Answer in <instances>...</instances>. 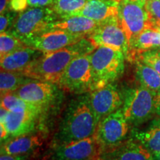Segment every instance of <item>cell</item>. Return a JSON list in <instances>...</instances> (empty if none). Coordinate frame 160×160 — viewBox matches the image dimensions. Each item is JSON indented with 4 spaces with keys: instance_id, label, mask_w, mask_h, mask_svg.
I'll use <instances>...</instances> for the list:
<instances>
[{
    "instance_id": "1",
    "label": "cell",
    "mask_w": 160,
    "mask_h": 160,
    "mask_svg": "<svg viewBox=\"0 0 160 160\" xmlns=\"http://www.w3.org/2000/svg\"><path fill=\"white\" fill-rule=\"evenodd\" d=\"M96 48L91 40L85 37L64 48L43 53L20 73L30 79L57 85L72 60L79 56L91 54Z\"/></svg>"
},
{
    "instance_id": "2",
    "label": "cell",
    "mask_w": 160,
    "mask_h": 160,
    "mask_svg": "<svg viewBox=\"0 0 160 160\" xmlns=\"http://www.w3.org/2000/svg\"><path fill=\"white\" fill-rule=\"evenodd\" d=\"M97 127L89 94L82 93L68 106L56 139L58 144L82 139L94 135Z\"/></svg>"
},
{
    "instance_id": "3",
    "label": "cell",
    "mask_w": 160,
    "mask_h": 160,
    "mask_svg": "<svg viewBox=\"0 0 160 160\" xmlns=\"http://www.w3.org/2000/svg\"><path fill=\"white\" fill-rule=\"evenodd\" d=\"M58 19L51 8H31L18 14L8 32L28 46L33 38L51 31L52 24Z\"/></svg>"
},
{
    "instance_id": "4",
    "label": "cell",
    "mask_w": 160,
    "mask_h": 160,
    "mask_svg": "<svg viewBox=\"0 0 160 160\" xmlns=\"http://www.w3.org/2000/svg\"><path fill=\"white\" fill-rule=\"evenodd\" d=\"M93 70V90L113 82L125 68L123 52L106 47H98L90 54Z\"/></svg>"
},
{
    "instance_id": "5",
    "label": "cell",
    "mask_w": 160,
    "mask_h": 160,
    "mask_svg": "<svg viewBox=\"0 0 160 160\" xmlns=\"http://www.w3.org/2000/svg\"><path fill=\"white\" fill-rule=\"evenodd\" d=\"M156 95L141 85L125 91L122 110L130 125H142L156 114Z\"/></svg>"
},
{
    "instance_id": "6",
    "label": "cell",
    "mask_w": 160,
    "mask_h": 160,
    "mask_svg": "<svg viewBox=\"0 0 160 160\" xmlns=\"http://www.w3.org/2000/svg\"><path fill=\"white\" fill-rule=\"evenodd\" d=\"M93 75L90 54L79 56L71 61L57 85L71 93L82 94L93 89Z\"/></svg>"
},
{
    "instance_id": "7",
    "label": "cell",
    "mask_w": 160,
    "mask_h": 160,
    "mask_svg": "<svg viewBox=\"0 0 160 160\" xmlns=\"http://www.w3.org/2000/svg\"><path fill=\"white\" fill-rule=\"evenodd\" d=\"M119 20L127 38L128 47L140 33L145 29L154 28L150 21L145 5L131 0L119 2Z\"/></svg>"
},
{
    "instance_id": "8",
    "label": "cell",
    "mask_w": 160,
    "mask_h": 160,
    "mask_svg": "<svg viewBox=\"0 0 160 160\" xmlns=\"http://www.w3.org/2000/svg\"><path fill=\"white\" fill-rule=\"evenodd\" d=\"M129 126L122 108L104 118L98 125L94 134L102 151L125 141Z\"/></svg>"
},
{
    "instance_id": "9",
    "label": "cell",
    "mask_w": 160,
    "mask_h": 160,
    "mask_svg": "<svg viewBox=\"0 0 160 160\" xmlns=\"http://www.w3.org/2000/svg\"><path fill=\"white\" fill-rule=\"evenodd\" d=\"M96 47H106L123 52L126 57L128 50L127 38L120 25L119 16L99 22L93 33L87 36Z\"/></svg>"
},
{
    "instance_id": "10",
    "label": "cell",
    "mask_w": 160,
    "mask_h": 160,
    "mask_svg": "<svg viewBox=\"0 0 160 160\" xmlns=\"http://www.w3.org/2000/svg\"><path fill=\"white\" fill-rule=\"evenodd\" d=\"M91 105L98 125L104 118L119 110L123 104V97L113 82L89 92Z\"/></svg>"
},
{
    "instance_id": "11",
    "label": "cell",
    "mask_w": 160,
    "mask_h": 160,
    "mask_svg": "<svg viewBox=\"0 0 160 160\" xmlns=\"http://www.w3.org/2000/svg\"><path fill=\"white\" fill-rule=\"evenodd\" d=\"M102 149L94 135L82 139L59 144L55 149L57 160H98Z\"/></svg>"
},
{
    "instance_id": "12",
    "label": "cell",
    "mask_w": 160,
    "mask_h": 160,
    "mask_svg": "<svg viewBox=\"0 0 160 160\" xmlns=\"http://www.w3.org/2000/svg\"><path fill=\"white\" fill-rule=\"evenodd\" d=\"M85 37V36L75 34L63 30L53 29L33 38L28 46L39 50L43 53H47L77 43Z\"/></svg>"
},
{
    "instance_id": "13",
    "label": "cell",
    "mask_w": 160,
    "mask_h": 160,
    "mask_svg": "<svg viewBox=\"0 0 160 160\" xmlns=\"http://www.w3.org/2000/svg\"><path fill=\"white\" fill-rule=\"evenodd\" d=\"M56 84L33 79L14 92L16 95L28 102L45 108L57 96Z\"/></svg>"
},
{
    "instance_id": "14",
    "label": "cell",
    "mask_w": 160,
    "mask_h": 160,
    "mask_svg": "<svg viewBox=\"0 0 160 160\" xmlns=\"http://www.w3.org/2000/svg\"><path fill=\"white\" fill-rule=\"evenodd\" d=\"M100 158L103 160H153V153L134 138L104 150Z\"/></svg>"
},
{
    "instance_id": "15",
    "label": "cell",
    "mask_w": 160,
    "mask_h": 160,
    "mask_svg": "<svg viewBox=\"0 0 160 160\" xmlns=\"http://www.w3.org/2000/svg\"><path fill=\"white\" fill-rule=\"evenodd\" d=\"M39 114L33 111H9L4 122L0 123L5 125L10 137H19L33 131Z\"/></svg>"
},
{
    "instance_id": "16",
    "label": "cell",
    "mask_w": 160,
    "mask_h": 160,
    "mask_svg": "<svg viewBox=\"0 0 160 160\" xmlns=\"http://www.w3.org/2000/svg\"><path fill=\"white\" fill-rule=\"evenodd\" d=\"M119 4L115 0H89L85 7L73 16H82L101 22L119 16Z\"/></svg>"
},
{
    "instance_id": "17",
    "label": "cell",
    "mask_w": 160,
    "mask_h": 160,
    "mask_svg": "<svg viewBox=\"0 0 160 160\" xmlns=\"http://www.w3.org/2000/svg\"><path fill=\"white\" fill-rule=\"evenodd\" d=\"M43 54L42 52L33 48L25 46L10 54L1 58V70L21 72L32 62Z\"/></svg>"
},
{
    "instance_id": "18",
    "label": "cell",
    "mask_w": 160,
    "mask_h": 160,
    "mask_svg": "<svg viewBox=\"0 0 160 160\" xmlns=\"http://www.w3.org/2000/svg\"><path fill=\"white\" fill-rule=\"evenodd\" d=\"M160 48V32L157 28L145 29L132 41L125 58L135 61L140 53Z\"/></svg>"
},
{
    "instance_id": "19",
    "label": "cell",
    "mask_w": 160,
    "mask_h": 160,
    "mask_svg": "<svg viewBox=\"0 0 160 160\" xmlns=\"http://www.w3.org/2000/svg\"><path fill=\"white\" fill-rule=\"evenodd\" d=\"M99 22L82 16H72L58 19L52 24L51 30L59 29L70 33L87 36L91 34L97 28Z\"/></svg>"
},
{
    "instance_id": "20",
    "label": "cell",
    "mask_w": 160,
    "mask_h": 160,
    "mask_svg": "<svg viewBox=\"0 0 160 160\" xmlns=\"http://www.w3.org/2000/svg\"><path fill=\"white\" fill-rule=\"evenodd\" d=\"M42 145V139L38 135H24L8 140L1 145V154H31Z\"/></svg>"
},
{
    "instance_id": "21",
    "label": "cell",
    "mask_w": 160,
    "mask_h": 160,
    "mask_svg": "<svg viewBox=\"0 0 160 160\" xmlns=\"http://www.w3.org/2000/svg\"><path fill=\"white\" fill-rule=\"evenodd\" d=\"M132 136L152 153L160 152V116L152 120L145 128L133 129Z\"/></svg>"
},
{
    "instance_id": "22",
    "label": "cell",
    "mask_w": 160,
    "mask_h": 160,
    "mask_svg": "<svg viewBox=\"0 0 160 160\" xmlns=\"http://www.w3.org/2000/svg\"><path fill=\"white\" fill-rule=\"evenodd\" d=\"M136 77L139 85L148 89L155 94L160 93V75L151 66L137 59Z\"/></svg>"
},
{
    "instance_id": "23",
    "label": "cell",
    "mask_w": 160,
    "mask_h": 160,
    "mask_svg": "<svg viewBox=\"0 0 160 160\" xmlns=\"http://www.w3.org/2000/svg\"><path fill=\"white\" fill-rule=\"evenodd\" d=\"M20 72L7 71L1 70L0 73V91L1 96L14 93L25 84L32 81Z\"/></svg>"
},
{
    "instance_id": "24",
    "label": "cell",
    "mask_w": 160,
    "mask_h": 160,
    "mask_svg": "<svg viewBox=\"0 0 160 160\" xmlns=\"http://www.w3.org/2000/svg\"><path fill=\"white\" fill-rule=\"evenodd\" d=\"M1 107L8 111H33L39 113H41L45 109L40 106L28 102L19 98L14 93H10L1 96Z\"/></svg>"
},
{
    "instance_id": "25",
    "label": "cell",
    "mask_w": 160,
    "mask_h": 160,
    "mask_svg": "<svg viewBox=\"0 0 160 160\" xmlns=\"http://www.w3.org/2000/svg\"><path fill=\"white\" fill-rule=\"evenodd\" d=\"M89 0H54L51 8L59 19L72 17L85 7Z\"/></svg>"
},
{
    "instance_id": "26",
    "label": "cell",
    "mask_w": 160,
    "mask_h": 160,
    "mask_svg": "<svg viewBox=\"0 0 160 160\" xmlns=\"http://www.w3.org/2000/svg\"><path fill=\"white\" fill-rule=\"evenodd\" d=\"M25 46L27 45L22 41L9 32H2L0 34V57L1 58H3Z\"/></svg>"
},
{
    "instance_id": "27",
    "label": "cell",
    "mask_w": 160,
    "mask_h": 160,
    "mask_svg": "<svg viewBox=\"0 0 160 160\" xmlns=\"http://www.w3.org/2000/svg\"><path fill=\"white\" fill-rule=\"evenodd\" d=\"M137 59L153 68L160 75V50L153 49L140 53Z\"/></svg>"
},
{
    "instance_id": "28",
    "label": "cell",
    "mask_w": 160,
    "mask_h": 160,
    "mask_svg": "<svg viewBox=\"0 0 160 160\" xmlns=\"http://www.w3.org/2000/svg\"><path fill=\"white\" fill-rule=\"evenodd\" d=\"M150 21L155 28H160V0H149L145 5Z\"/></svg>"
},
{
    "instance_id": "29",
    "label": "cell",
    "mask_w": 160,
    "mask_h": 160,
    "mask_svg": "<svg viewBox=\"0 0 160 160\" xmlns=\"http://www.w3.org/2000/svg\"><path fill=\"white\" fill-rule=\"evenodd\" d=\"M17 16V13L12 11L11 10L2 13L0 16V32L2 33V32L8 31L13 25Z\"/></svg>"
},
{
    "instance_id": "30",
    "label": "cell",
    "mask_w": 160,
    "mask_h": 160,
    "mask_svg": "<svg viewBox=\"0 0 160 160\" xmlns=\"http://www.w3.org/2000/svg\"><path fill=\"white\" fill-rule=\"evenodd\" d=\"M28 6V0H11L9 8L12 11H14L16 13H22L26 11Z\"/></svg>"
},
{
    "instance_id": "31",
    "label": "cell",
    "mask_w": 160,
    "mask_h": 160,
    "mask_svg": "<svg viewBox=\"0 0 160 160\" xmlns=\"http://www.w3.org/2000/svg\"><path fill=\"white\" fill-rule=\"evenodd\" d=\"M54 0H28L31 8H47L53 5Z\"/></svg>"
},
{
    "instance_id": "32",
    "label": "cell",
    "mask_w": 160,
    "mask_h": 160,
    "mask_svg": "<svg viewBox=\"0 0 160 160\" xmlns=\"http://www.w3.org/2000/svg\"><path fill=\"white\" fill-rule=\"evenodd\" d=\"M30 154L22 155H11V154H1L0 160H28Z\"/></svg>"
},
{
    "instance_id": "33",
    "label": "cell",
    "mask_w": 160,
    "mask_h": 160,
    "mask_svg": "<svg viewBox=\"0 0 160 160\" xmlns=\"http://www.w3.org/2000/svg\"><path fill=\"white\" fill-rule=\"evenodd\" d=\"M10 1L11 0H0V12H1V14L10 10Z\"/></svg>"
},
{
    "instance_id": "34",
    "label": "cell",
    "mask_w": 160,
    "mask_h": 160,
    "mask_svg": "<svg viewBox=\"0 0 160 160\" xmlns=\"http://www.w3.org/2000/svg\"><path fill=\"white\" fill-rule=\"evenodd\" d=\"M155 111L156 114L160 116V93L155 96Z\"/></svg>"
},
{
    "instance_id": "35",
    "label": "cell",
    "mask_w": 160,
    "mask_h": 160,
    "mask_svg": "<svg viewBox=\"0 0 160 160\" xmlns=\"http://www.w3.org/2000/svg\"><path fill=\"white\" fill-rule=\"evenodd\" d=\"M131 1L135 2H138V3H139V4H142V5H145V3L147 2L148 1H149V0H131Z\"/></svg>"
},
{
    "instance_id": "36",
    "label": "cell",
    "mask_w": 160,
    "mask_h": 160,
    "mask_svg": "<svg viewBox=\"0 0 160 160\" xmlns=\"http://www.w3.org/2000/svg\"><path fill=\"white\" fill-rule=\"evenodd\" d=\"M153 160H160V152L153 153Z\"/></svg>"
},
{
    "instance_id": "37",
    "label": "cell",
    "mask_w": 160,
    "mask_h": 160,
    "mask_svg": "<svg viewBox=\"0 0 160 160\" xmlns=\"http://www.w3.org/2000/svg\"><path fill=\"white\" fill-rule=\"evenodd\" d=\"M115 1H117V2H119L121 1V0H115Z\"/></svg>"
},
{
    "instance_id": "38",
    "label": "cell",
    "mask_w": 160,
    "mask_h": 160,
    "mask_svg": "<svg viewBox=\"0 0 160 160\" xmlns=\"http://www.w3.org/2000/svg\"><path fill=\"white\" fill-rule=\"evenodd\" d=\"M98 160H103V159H101V158H99V159H98Z\"/></svg>"
},
{
    "instance_id": "39",
    "label": "cell",
    "mask_w": 160,
    "mask_h": 160,
    "mask_svg": "<svg viewBox=\"0 0 160 160\" xmlns=\"http://www.w3.org/2000/svg\"><path fill=\"white\" fill-rule=\"evenodd\" d=\"M158 30H159V32H160V28H157Z\"/></svg>"
}]
</instances>
